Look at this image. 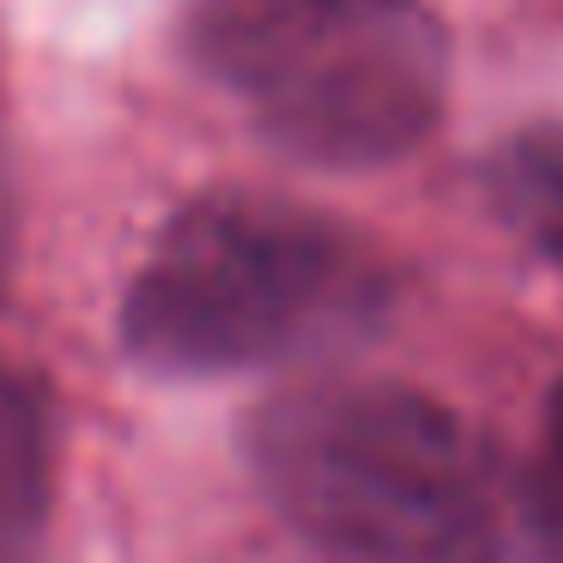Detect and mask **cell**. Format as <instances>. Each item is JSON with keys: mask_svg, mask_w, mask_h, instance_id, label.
Wrapping results in <instances>:
<instances>
[{"mask_svg": "<svg viewBox=\"0 0 563 563\" xmlns=\"http://www.w3.org/2000/svg\"><path fill=\"white\" fill-rule=\"evenodd\" d=\"M188 55L321 170L406 158L449 103V31L424 0H195Z\"/></svg>", "mask_w": 563, "mask_h": 563, "instance_id": "cell-3", "label": "cell"}, {"mask_svg": "<svg viewBox=\"0 0 563 563\" xmlns=\"http://www.w3.org/2000/svg\"><path fill=\"white\" fill-rule=\"evenodd\" d=\"M545 424H551V461H558V473H563V382H558V388H551Z\"/></svg>", "mask_w": 563, "mask_h": 563, "instance_id": "cell-6", "label": "cell"}, {"mask_svg": "<svg viewBox=\"0 0 563 563\" xmlns=\"http://www.w3.org/2000/svg\"><path fill=\"white\" fill-rule=\"evenodd\" d=\"M49 515V406L19 364L0 357V563H37Z\"/></svg>", "mask_w": 563, "mask_h": 563, "instance_id": "cell-4", "label": "cell"}, {"mask_svg": "<svg viewBox=\"0 0 563 563\" xmlns=\"http://www.w3.org/2000/svg\"><path fill=\"white\" fill-rule=\"evenodd\" d=\"M243 454L285 527L333 563H503L521 533L497 449L406 382L285 388L249 418Z\"/></svg>", "mask_w": 563, "mask_h": 563, "instance_id": "cell-1", "label": "cell"}, {"mask_svg": "<svg viewBox=\"0 0 563 563\" xmlns=\"http://www.w3.org/2000/svg\"><path fill=\"white\" fill-rule=\"evenodd\" d=\"M394 267L352 224L273 195H207L164 224L122 303V345L170 376H236L357 345Z\"/></svg>", "mask_w": 563, "mask_h": 563, "instance_id": "cell-2", "label": "cell"}, {"mask_svg": "<svg viewBox=\"0 0 563 563\" xmlns=\"http://www.w3.org/2000/svg\"><path fill=\"white\" fill-rule=\"evenodd\" d=\"M490 200L497 212L563 267V128H527L490 158Z\"/></svg>", "mask_w": 563, "mask_h": 563, "instance_id": "cell-5", "label": "cell"}]
</instances>
